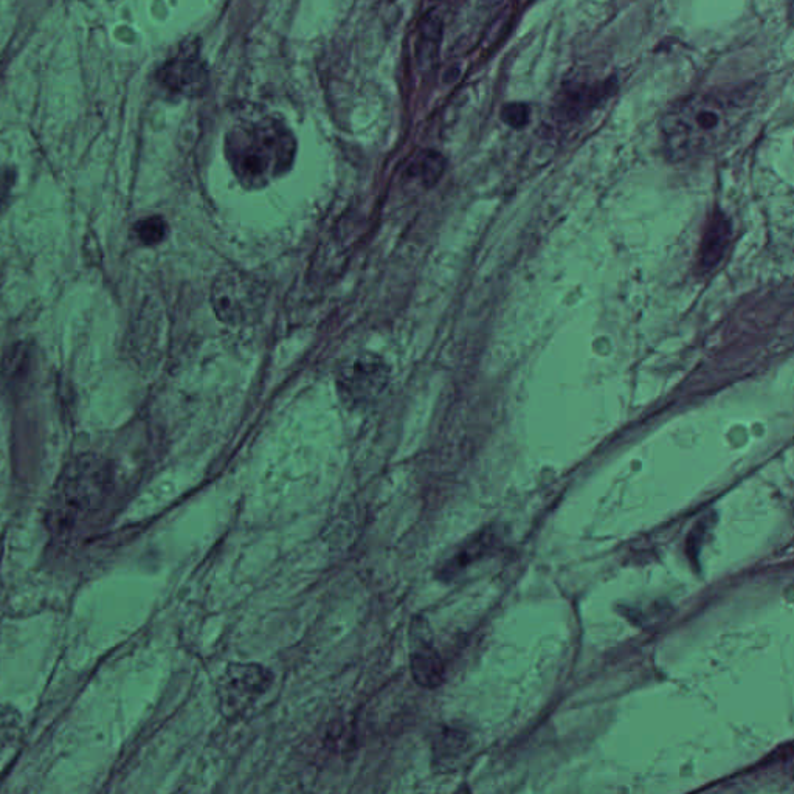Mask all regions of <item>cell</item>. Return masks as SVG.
Wrapping results in <instances>:
<instances>
[{
	"mask_svg": "<svg viewBox=\"0 0 794 794\" xmlns=\"http://www.w3.org/2000/svg\"><path fill=\"white\" fill-rule=\"evenodd\" d=\"M225 154L242 187L261 190L289 173L297 154V140L280 121L267 118L228 132Z\"/></svg>",
	"mask_w": 794,
	"mask_h": 794,
	"instance_id": "cell-1",
	"label": "cell"
},
{
	"mask_svg": "<svg viewBox=\"0 0 794 794\" xmlns=\"http://www.w3.org/2000/svg\"><path fill=\"white\" fill-rule=\"evenodd\" d=\"M736 108L720 95H692L674 104L661 121L664 149L672 160H684L719 145L731 131Z\"/></svg>",
	"mask_w": 794,
	"mask_h": 794,
	"instance_id": "cell-2",
	"label": "cell"
},
{
	"mask_svg": "<svg viewBox=\"0 0 794 794\" xmlns=\"http://www.w3.org/2000/svg\"><path fill=\"white\" fill-rule=\"evenodd\" d=\"M111 480L108 466L101 458L83 455L61 473L47 509V525L53 532L66 534L100 508Z\"/></svg>",
	"mask_w": 794,
	"mask_h": 794,
	"instance_id": "cell-3",
	"label": "cell"
},
{
	"mask_svg": "<svg viewBox=\"0 0 794 794\" xmlns=\"http://www.w3.org/2000/svg\"><path fill=\"white\" fill-rule=\"evenodd\" d=\"M211 306L225 325L241 326L255 322L266 303L263 284L249 273L227 269L211 286Z\"/></svg>",
	"mask_w": 794,
	"mask_h": 794,
	"instance_id": "cell-4",
	"label": "cell"
},
{
	"mask_svg": "<svg viewBox=\"0 0 794 794\" xmlns=\"http://www.w3.org/2000/svg\"><path fill=\"white\" fill-rule=\"evenodd\" d=\"M390 379V366L384 360L373 354H362L340 366L337 391L348 407H365L387 391Z\"/></svg>",
	"mask_w": 794,
	"mask_h": 794,
	"instance_id": "cell-5",
	"label": "cell"
},
{
	"mask_svg": "<svg viewBox=\"0 0 794 794\" xmlns=\"http://www.w3.org/2000/svg\"><path fill=\"white\" fill-rule=\"evenodd\" d=\"M272 683V674L258 664H230L219 683V708L228 719L241 715Z\"/></svg>",
	"mask_w": 794,
	"mask_h": 794,
	"instance_id": "cell-6",
	"label": "cell"
},
{
	"mask_svg": "<svg viewBox=\"0 0 794 794\" xmlns=\"http://www.w3.org/2000/svg\"><path fill=\"white\" fill-rule=\"evenodd\" d=\"M159 81L177 94L196 97L207 86V70L193 49L182 50L160 69Z\"/></svg>",
	"mask_w": 794,
	"mask_h": 794,
	"instance_id": "cell-7",
	"label": "cell"
},
{
	"mask_svg": "<svg viewBox=\"0 0 794 794\" xmlns=\"http://www.w3.org/2000/svg\"><path fill=\"white\" fill-rule=\"evenodd\" d=\"M411 677L425 689L441 686L446 678V666L432 644L419 641L410 656Z\"/></svg>",
	"mask_w": 794,
	"mask_h": 794,
	"instance_id": "cell-8",
	"label": "cell"
},
{
	"mask_svg": "<svg viewBox=\"0 0 794 794\" xmlns=\"http://www.w3.org/2000/svg\"><path fill=\"white\" fill-rule=\"evenodd\" d=\"M494 545V532L483 531L470 539L466 545L461 546L449 560L438 570V577L442 580L455 579L463 573L472 563L486 556L487 551Z\"/></svg>",
	"mask_w": 794,
	"mask_h": 794,
	"instance_id": "cell-9",
	"label": "cell"
},
{
	"mask_svg": "<svg viewBox=\"0 0 794 794\" xmlns=\"http://www.w3.org/2000/svg\"><path fill=\"white\" fill-rule=\"evenodd\" d=\"M731 239V224L723 215L717 216L709 225L706 232L703 249H701V264L705 269H712L723 258L726 247Z\"/></svg>",
	"mask_w": 794,
	"mask_h": 794,
	"instance_id": "cell-10",
	"label": "cell"
},
{
	"mask_svg": "<svg viewBox=\"0 0 794 794\" xmlns=\"http://www.w3.org/2000/svg\"><path fill=\"white\" fill-rule=\"evenodd\" d=\"M446 170V160L435 151H424L415 157L408 166V174L415 177L424 187H433Z\"/></svg>",
	"mask_w": 794,
	"mask_h": 794,
	"instance_id": "cell-11",
	"label": "cell"
},
{
	"mask_svg": "<svg viewBox=\"0 0 794 794\" xmlns=\"http://www.w3.org/2000/svg\"><path fill=\"white\" fill-rule=\"evenodd\" d=\"M442 35V22L435 13L429 14L421 24V38L418 44V58L421 64L435 63L439 41Z\"/></svg>",
	"mask_w": 794,
	"mask_h": 794,
	"instance_id": "cell-12",
	"label": "cell"
},
{
	"mask_svg": "<svg viewBox=\"0 0 794 794\" xmlns=\"http://www.w3.org/2000/svg\"><path fill=\"white\" fill-rule=\"evenodd\" d=\"M467 748V737L458 729H444L435 743V754L438 759L447 760L461 756Z\"/></svg>",
	"mask_w": 794,
	"mask_h": 794,
	"instance_id": "cell-13",
	"label": "cell"
},
{
	"mask_svg": "<svg viewBox=\"0 0 794 794\" xmlns=\"http://www.w3.org/2000/svg\"><path fill=\"white\" fill-rule=\"evenodd\" d=\"M168 225L160 216H151L135 225V235L145 246H156L166 238Z\"/></svg>",
	"mask_w": 794,
	"mask_h": 794,
	"instance_id": "cell-14",
	"label": "cell"
},
{
	"mask_svg": "<svg viewBox=\"0 0 794 794\" xmlns=\"http://www.w3.org/2000/svg\"><path fill=\"white\" fill-rule=\"evenodd\" d=\"M501 118L505 121L506 125L514 129H522L528 125L529 121V108L526 104L511 103L503 108L501 111Z\"/></svg>",
	"mask_w": 794,
	"mask_h": 794,
	"instance_id": "cell-15",
	"label": "cell"
},
{
	"mask_svg": "<svg viewBox=\"0 0 794 794\" xmlns=\"http://www.w3.org/2000/svg\"><path fill=\"white\" fill-rule=\"evenodd\" d=\"M13 187L14 171L7 166H0V211L7 207Z\"/></svg>",
	"mask_w": 794,
	"mask_h": 794,
	"instance_id": "cell-16",
	"label": "cell"
},
{
	"mask_svg": "<svg viewBox=\"0 0 794 794\" xmlns=\"http://www.w3.org/2000/svg\"><path fill=\"white\" fill-rule=\"evenodd\" d=\"M706 526H708L706 520H701V522L698 523L697 528H695L694 532H692L691 540H689V549H691L692 559H697L698 557V549H700L701 545V534L706 531Z\"/></svg>",
	"mask_w": 794,
	"mask_h": 794,
	"instance_id": "cell-17",
	"label": "cell"
}]
</instances>
